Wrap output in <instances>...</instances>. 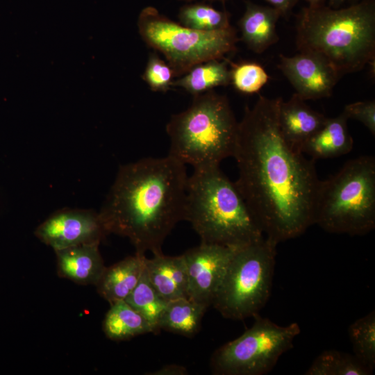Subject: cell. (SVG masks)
<instances>
[{"mask_svg": "<svg viewBox=\"0 0 375 375\" xmlns=\"http://www.w3.org/2000/svg\"><path fill=\"white\" fill-rule=\"evenodd\" d=\"M144 267L151 285L163 300L188 298V277L183 254H156L151 258H145Z\"/></svg>", "mask_w": 375, "mask_h": 375, "instance_id": "obj_15", "label": "cell"}, {"mask_svg": "<svg viewBox=\"0 0 375 375\" xmlns=\"http://www.w3.org/2000/svg\"><path fill=\"white\" fill-rule=\"evenodd\" d=\"M125 301L149 322L155 333L160 331L158 322L167 302L153 288L145 267L137 285Z\"/></svg>", "mask_w": 375, "mask_h": 375, "instance_id": "obj_23", "label": "cell"}, {"mask_svg": "<svg viewBox=\"0 0 375 375\" xmlns=\"http://www.w3.org/2000/svg\"><path fill=\"white\" fill-rule=\"evenodd\" d=\"M188 370L184 366L170 364L151 372H147V375H188Z\"/></svg>", "mask_w": 375, "mask_h": 375, "instance_id": "obj_29", "label": "cell"}, {"mask_svg": "<svg viewBox=\"0 0 375 375\" xmlns=\"http://www.w3.org/2000/svg\"><path fill=\"white\" fill-rule=\"evenodd\" d=\"M184 220L201 243L238 248L265 237L235 183L219 166L194 168L188 176Z\"/></svg>", "mask_w": 375, "mask_h": 375, "instance_id": "obj_4", "label": "cell"}, {"mask_svg": "<svg viewBox=\"0 0 375 375\" xmlns=\"http://www.w3.org/2000/svg\"><path fill=\"white\" fill-rule=\"evenodd\" d=\"M314 224L327 232L361 235L375 227V158L362 156L347 162L320 181Z\"/></svg>", "mask_w": 375, "mask_h": 375, "instance_id": "obj_6", "label": "cell"}, {"mask_svg": "<svg viewBox=\"0 0 375 375\" xmlns=\"http://www.w3.org/2000/svg\"><path fill=\"white\" fill-rule=\"evenodd\" d=\"M354 356L373 371L375 367V312L358 319L348 328Z\"/></svg>", "mask_w": 375, "mask_h": 375, "instance_id": "obj_25", "label": "cell"}, {"mask_svg": "<svg viewBox=\"0 0 375 375\" xmlns=\"http://www.w3.org/2000/svg\"><path fill=\"white\" fill-rule=\"evenodd\" d=\"M372 372L354 355L336 350H326L314 360L305 374L369 375Z\"/></svg>", "mask_w": 375, "mask_h": 375, "instance_id": "obj_24", "label": "cell"}, {"mask_svg": "<svg viewBox=\"0 0 375 375\" xmlns=\"http://www.w3.org/2000/svg\"><path fill=\"white\" fill-rule=\"evenodd\" d=\"M174 77V71L167 62L156 53L149 55L142 78L152 91L167 92Z\"/></svg>", "mask_w": 375, "mask_h": 375, "instance_id": "obj_27", "label": "cell"}, {"mask_svg": "<svg viewBox=\"0 0 375 375\" xmlns=\"http://www.w3.org/2000/svg\"><path fill=\"white\" fill-rule=\"evenodd\" d=\"M281 99L259 94L253 107H245L232 156L237 188L263 234L277 244L314 224L321 181L315 160L292 148L281 135Z\"/></svg>", "mask_w": 375, "mask_h": 375, "instance_id": "obj_1", "label": "cell"}, {"mask_svg": "<svg viewBox=\"0 0 375 375\" xmlns=\"http://www.w3.org/2000/svg\"><path fill=\"white\" fill-rule=\"evenodd\" d=\"M207 308L189 298L170 301L160 319L158 328L191 338L199 331Z\"/></svg>", "mask_w": 375, "mask_h": 375, "instance_id": "obj_21", "label": "cell"}, {"mask_svg": "<svg viewBox=\"0 0 375 375\" xmlns=\"http://www.w3.org/2000/svg\"><path fill=\"white\" fill-rule=\"evenodd\" d=\"M103 331L108 339L115 341L155 333L149 322L125 300L110 304L103 322Z\"/></svg>", "mask_w": 375, "mask_h": 375, "instance_id": "obj_19", "label": "cell"}, {"mask_svg": "<svg viewBox=\"0 0 375 375\" xmlns=\"http://www.w3.org/2000/svg\"><path fill=\"white\" fill-rule=\"evenodd\" d=\"M349 119L342 112L328 118L324 125L301 147V151L312 159L335 158L352 150L353 141L347 127Z\"/></svg>", "mask_w": 375, "mask_h": 375, "instance_id": "obj_18", "label": "cell"}, {"mask_svg": "<svg viewBox=\"0 0 375 375\" xmlns=\"http://www.w3.org/2000/svg\"><path fill=\"white\" fill-rule=\"evenodd\" d=\"M34 234L54 251L82 244H100L109 235L99 212L72 208L53 212L38 226Z\"/></svg>", "mask_w": 375, "mask_h": 375, "instance_id": "obj_10", "label": "cell"}, {"mask_svg": "<svg viewBox=\"0 0 375 375\" xmlns=\"http://www.w3.org/2000/svg\"><path fill=\"white\" fill-rule=\"evenodd\" d=\"M188 178L185 165L169 155L120 166L99 211L108 234L127 238L136 253H162L184 220Z\"/></svg>", "mask_w": 375, "mask_h": 375, "instance_id": "obj_2", "label": "cell"}, {"mask_svg": "<svg viewBox=\"0 0 375 375\" xmlns=\"http://www.w3.org/2000/svg\"><path fill=\"white\" fill-rule=\"evenodd\" d=\"M99 246L88 244L54 251L58 275L76 284L95 285L106 268Z\"/></svg>", "mask_w": 375, "mask_h": 375, "instance_id": "obj_14", "label": "cell"}, {"mask_svg": "<svg viewBox=\"0 0 375 375\" xmlns=\"http://www.w3.org/2000/svg\"><path fill=\"white\" fill-rule=\"evenodd\" d=\"M231 65V84L234 88L246 94L258 92L268 82L269 75L263 67L255 62H232Z\"/></svg>", "mask_w": 375, "mask_h": 375, "instance_id": "obj_26", "label": "cell"}, {"mask_svg": "<svg viewBox=\"0 0 375 375\" xmlns=\"http://www.w3.org/2000/svg\"><path fill=\"white\" fill-rule=\"evenodd\" d=\"M308 3V6H317L324 3V0H306Z\"/></svg>", "mask_w": 375, "mask_h": 375, "instance_id": "obj_32", "label": "cell"}, {"mask_svg": "<svg viewBox=\"0 0 375 375\" xmlns=\"http://www.w3.org/2000/svg\"><path fill=\"white\" fill-rule=\"evenodd\" d=\"M296 28L299 51L319 56L340 77L374 65V0L340 9L308 6L297 15Z\"/></svg>", "mask_w": 375, "mask_h": 375, "instance_id": "obj_3", "label": "cell"}, {"mask_svg": "<svg viewBox=\"0 0 375 375\" xmlns=\"http://www.w3.org/2000/svg\"><path fill=\"white\" fill-rule=\"evenodd\" d=\"M274 8L278 10L281 16L288 15L293 7L296 5L298 0H266Z\"/></svg>", "mask_w": 375, "mask_h": 375, "instance_id": "obj_30", "label": "cell"}, {"mask_svg": "<svg viewBox=\"0 0 375 375\" xmlns=\"http://www.w3.org/2000/svg\"><path fill=\"white\" fill-rule=\"evenodd\" d=\"M178 1H185V2L190 3V2H192V1H196V0H178ZM205 1H218L224 2V1H226V0H205Z\"/></svg>", "mask_w": 375, "mask_h": 375, "instance_id": "obj_33", "label": "cell"}, {"mask_svg": "<svg viewBox=\"0 0 375 375\" xmlns=\"http://www.w3.org/2000/svg\"><path fill=\"white\" fill-rule=\"evenodd\" d=\"M238 123L226 96L213 90L193 96L190 106L166 125L168 155L194 169L219 166L233 156Z\"/></svg>", "mask_w": 375, "mask_h": 375, "instance_id": "obj_5", "label": "cell"}, {"mask_svg": "<svg viewBox=\"0 0 375 375\" xmlns=\"http://www.w3.org/2000/svg\"><path fill=\"white\" fill-rule=\"evenodd\" d=\"M278 67L304 101L330 97L341 78L319 56L305 51L294 56L280 55Z\"/></svg>", "mask_w": 375, "mask_h": 375, "instance_id": "obj_12", "label": "cell"}, {"mask_svg": "<svg viewBox=\"0 0 375 375\" xmlns=\"http://www.w3.org/2000/svg\"><path fill=\"white\" fill-rule=\"evenodd\" d=\"M329 5L333 8H337L342 4L346 0H328Z\"/></svg>", "mask_w": 375, "mask_h": 375, "instance_id": "obj_31", "label": "cell"}, {"mask_svg": "<svg viewBox=\"0 0 375 375\" xmlns=\"http://www.w3.org/2000/svg\"><path fill=\"white\" fill-rule=\"evenodd\" d=\"M228 60H211L198 64L176 80L171 86L183 88L192 96L203 94L219 86L231 84Z\"/></svg>", "mask_w": 375, "mask_h": 375, "instance_id": "obj_20", "label": "cell"}, {"mask_svg": "<svg viewBox=\"0 0 375 375\" xmlns=\"http://www.w3.org/2000/svg\"><path fill=\"white\" fill-rule=\"evenodd\" d=\"M137 25L142 40L163 55L175 77L183 76L198 64L225 58V55L236 50L240 40L233 26L217 31L192 29L150 6L142 9Z\"/></svg>", "mask_w": 375, "mask_h": 375, "instance_id": "obj_7", "label": "cell"}, {"mask_svg": "<svg viewBox=\"0 0 375 375\" xmlns=\"http://www.w3.org/2000/svg\"><path fill=\"white\" fill-rule=\"evenodd\" d=\"M277 244L265 236L236 251L212 304L223 317H253L264 307L272 290Z\"/></svg>", "mask_w": 375, "mask_h": 375, "instance_id": "obj_8", "label": "cell"}, {"mask_svg": "<svg viewBox=\"0 0 375 375\" xmlns=\"http://www.w3.org/2000/svg\"><path fill=\"white\" fill-rule=\"evenodd\" d=\"M144 254L136 253L106 267L95 285L98 294L110 304L125 300L137 285L144 269Z\"/></svg>", "mask_w": 375, "mask_h": 375, "instance_id": "obj_17", "label": "cell"}, {"mask_svg": "<svg viewBox=\"0 0 375 375\" xmlns=\"http://www.w3.org/2000/svg\"><path fill=\"white\" fill-rule=\"evenodd\" d=\"M343 112L348 119H353L363 124L374 135H375V101H362L345 106Z\"/></svg>", "mask_w": 375, "mask_h": 375, "instance_id": "obj_28", "label": "cell"}, {"mask_svg": "<svg viewBox=\"0 0 375 375\" xmlns=\"http://www.w3.org/2000/svg\"><path fill=\"white\" fill-rule=\"evenodd\" d=\"M181 24L201 31L226 30L232 26L228 12L215 8L205 3H192L183 6L178 12Z\"/></svg>", "mask_w": 375, "mask_h": 375, "instance_id": "obj_22", "label": "cell"}, {"mask_svg": "<svg viewBox=\"0 0 375 375\" xmlns=\"http://www.w3.org/2000/svg\"><path fill=\"white\" fill-rule=\"evenodd\" d=\"M326 119V117L312 109L296 93L288 101H284L281 98L279 102L278 121L280 131L286 142L299 151Z\"/></svg>", "mask_w": 375, "mask_h": 375, "instance_id": "obj_13", "label": "cell"}, {"mask_svg": "<svg viewBox=\"0 0 375 375\" xmlns=\"http://www.w3.org/2000/svg\"><path fill=\"white\" fill-rule=\"evenodd\" d=\"M239 248L201 243L183 253L188 298L207 308L212 306L228 265Z\"/></svg>", "mask_w": 375, "mask_h": 375, "instance_id": "obj_11", "label": "cell"}, {"mask_svg": "<svg viewBox=\"0 0 375 375\" xmlns=\"http://www.w3.org/2000/svg\"><path fill=\"white\" fill-rule=\"evenodd\" d=\"M250 328L218 348L211 356L210 369L219 375H262L293 347L300 333L297 323L279 326L259 314Z\"/></svg>", "mask_w": 375, "mask_h": 375, "instance_id": "obj_9", "label": "cell"}, {"mask_svg": "<svg viewBox=\"0 0 375 375\" xmlns=\"http://www.w3.org/2000/svg\"><path fill=\"white\" fill-rule=\"evenodd\" d=\"M280 12L271 6L246 3V9L238 26L241 40L256 53H261L278 41L276 23Z\"/></svg>", "mask_w": 375, "mask_h": 375, "instance_id": "obj_16", "label": "cell"}]
</instances>
